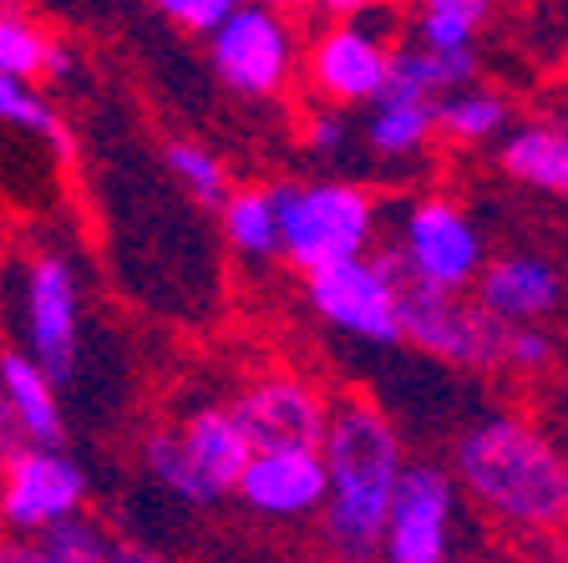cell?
<instances>
[{"label":"cell","mask_w":568,"mask_h":563,"mask_svg":"<svg viewBox=\"0 0 568 563\" xmlns=\"http://www.w3.org/2000/svg\"><path fill=\"white\" fill-rule=\"evenodd\" d=\"M82 270L67 249H36L16 274V335L41 371L71 386L82 371Z\"/></svg>","instance_id":"5b68a950"},{"label":"cell","mask_w":568,"mask_h":563,"mask_svg":"<svg viewBox=\"0 0 568 563\" xmlns=\"http://www.w3.org/2000/svg\"><path fill=\"white\" fill-rule=\"evenodd\" d=\"M0 128L16 132V138L41 142V148L57 158H71L67 118H61L57 107H51V97L36 82H26V77H6V71H0Z\"/></svg>","instance_id":"603a6c76"},{"label":"cell","mask_w":568,"mask_h":563,"mask_svg":"<svg viewBox=\"0 0 568 563\" xmlns=\"http://www.w3.org/2000/svg\"><path fill=\"white\" fill-rule=\"evenodd\" d=\"M381 249L396 264L402 284H426V290H473L477 270L487 264L483 229L447 193H412L396 209L390 239Z\"/></svg>","instance_id":"277c9868"},{"label":"cell","mask_w":568,"mask_h":563,"mask_svg":"<svg viewBox=\"0 0 568 563\" xmlns=\"http://www.w3.org/2000/svg\"><path fill=\"white\" fill-rule=\"evenodd\" d=\"M513 128V102L487 87H457L432 102V138L447 148H487Z\"/></svg>","instance_id":"44dd1931"},{"label":"cell","mask_w":568,"mask_h":563,"mask_svg":"<svg viewBox=\"0 0 568 563\" xmlns=\"http://www.w3.org/2000/svg\"><path fill=\"white\" fill-rule=\"evenodd\" d=\"M305 300L335 335L361 345H402V274L386 259V249L376 254H351L335 264H320L305 274Z\"/></svg>","instance_id":"ba28073f"},{"label":"cell","mask_w":568,"mask_h":563,"mask_svg":"<svg viewBox=\"0 0 568 563\" xmlns=\"http://www.w3.org/2000/svg\"><path fill=\"white\" fill-rule=\"evenodd\" d=\"M402 345H416L422 355L457 371H503V341L508 325L477 300L473 290H426L402 284Z\"/></svg>","instance_id":"52a82bcc"},{"label":"cell","mask_w":568,"mask_h":563,"mask_svg":"<svg viewBox=\"0 0 568 563\" xmlns=\"http://www.w3.org/2000/svg\"><path fill=\"white\" fill-rule=\"evenodd\" d=\"M203 41H209V67L219 87H229L244 102L280 97L300 67V47H305L290 16L274 6H254V0H239Z\"/></svg>","instance_id":"8992f818"},{"label":"cell","mask_w":568,"mask_h":563,"mask_svg":"<svg viewBox=\"0 0 568 563\" xmlns=\"http://www.w3.org/2000/svg\"><path fill=\"white\" fill-rule=\"evenodd\" d=\"M47 51H51V36L26 11H16V6L0 0V71H6V77H26V82H41Z\"/></svg>","instance_id":"484cf974"},{"label":"cell","mask_w":568,"mask_h":563,"mask_svg":"<svg viewBox=\"0 0 568 563\" xmlns=\"http://www.w3.org/2000/svg\"><path fill=\"white\" fill-rule=\"evenodd\" d=\"M457 477L442 462L406 458L396 493L386 503V529H381V563H447L452 523H457Z\"/></svg>","instance_id":"30bf717a"},{"label":"cell","mask_w":568,"mask_h":563,"mask_svg":"<svg viewBox=\"0 0 568 563\" xmlns=\"http://www.w3.org/2000/svg\"><path fill=\"white\" fill-rule=\"evenodd\" d=\"M473 294L503 325H548L568 305V280L544 254H497L477 270Z\"/></svg>","instance_id":"2e32d148"},{"label":"cell","mask_w":568,"mask_h":563,"mask_svg":"<svg viewBox=\"0 0 568 563\" xmlns=\"http://www.w3.org/2000/svg\"><path fill=\"white\" fill-rule=\"evenodd\" d=\"M554 361H558L554 330H544V325H508V341H503V371L544 375Z\"/></svg>","instance_id":"4316f807"},{"label":"cell","mask_w":568,"mask_h":563,"mask_svg":"<svg viewBox=\"0 0 568 563\" xmlns=\"http://www.w3.org/2000/svg\"><path fill=\"white\" fill-rule=\"evenodd\" d=\"M87 497H92V477L67 446L26 442L0 468V533H41L82 513Z\"/></svg>","instance_id":"8fae6325"},{"label":"cell","mask_w":568,"mask_h":563,"mask_svg":"<svg viewBox=\"0 0 568 563\" xmlns=\"http://www.w3.org/2000/svg\"><path fill=\"white\" fill-rule=\"evenodd\" d=\"M71 71H77V57H71V47H61V41H51V51H47V82H67Z\"/></svg>","instance_id":"1f68e13d"},{"label":"cell","mask_w":568,"mask_h":563,"mask_svg":"<svg viewBox=\"0 0 568 563\" xmlns=\"http://www.w3.org/2000/svg\"><path fill=\"white\" fill-rule=\"evenodd\" d=\"M0 391H6V401H11L26 442L31 446H67V406H61V386L21 351V345H0Z\"/></svg>","instance_id":"ac0fdd59"},{"label":"cell","mask_w":568,"mask_h":563,"mask_svg":"<svg viewBox=\"0 0 568 563\" xmlns=\"http://www.w3.org/2000/svg\"><path fill=\"white\" fill-rule=\"evenodd\" d=\"M163 21H173L178 31H189V36H209L213 26L224 21L229 11H234L239 0H148Z\"/></svg>","instance_id":"f1b7e54d"},{"label":"cell","mask_w":568,"mask_h":563,"mask_svg":"<svg viewBox=\"0 0 568 563\" xmlns=\"http://www.w3.org/2000/svg\"><path fill=\"white\" fill-rule=\"evenodd\" d=\"M497 168L523 188L568 199V118H528L497 138Z\"/></svg>","instance_id":"e0dca14e"},{"label":"cell","mask_w":568,"mask_h":563,"mask_svg":"<svg viewBox=\"0 0 568 563\" xmlns=\"http://www.w3.org/2000/svg\"><path fill=\"white\" fill-rule=\"evenodd\" d=\"M0 563H168L142 539L112 533L102 517L82 513L61 517L41 533H0Z\"/></svg>","instance_id":"9a60e30c"},{"label":"cell","mask_w":568,"mask_h":563,"mask_svg":"<svg viewBox=\"0 0 568 563\" xmlns=\"http://www.w3.org/2000/svg\"><path fill=\"white\" fill-rule=\"evenodd\" d=\"M310 11H320L325 21H351V16H361L366 6H376V0H305Z\"/></svg>","instance_id":"4dcf8cb0"},{"label":"cell","mask_w":568,"mask_h":563,"mask_svg":"<svg viewBox=\"0 0 568 563\" xmlns=\"http://www.w3.org/2000/svg\"><path fill=\"white\" fill-rule=\"evenodd\" d=\"M564 452H568V446H564Z\"/></svg>","instance_id":"836d02e7"},{"label":"cell","mask_w":568,"mask_h":563,"mask_svg":"<svg viewBox=\"0 0 568 563\" xmlns=\"http://www.w3.org/2000/svg\"><path fill=\"white\" fill-rule=\"evenodd\" d=\"M412 41L422 47H473L477 31L493 16V0H416Z\"/></svg>","instance_id":"cb8c5ba5"},{"label":"cell","mask_w":568,"mask_h":563,"mask_svg":"<svg viewBox=\"0 0 568 563\" xmlns=\"http://www.w3.org/2000/svg\"><path fill=\"white\" fill-rule=\"evenodd\" d=\"M280 209V259L300 274L351 254H371L381 234V199L351 178L315 183H270Z\"/></svg>","instance_id":"3957f363"},{"label":"cell","mask_w":568,"mask_h":563,"mask_svg":"<svg viewBox=\"0 0 568 563\" xmlns=\"http://www.w3.org/2000/svg\"><path fill=\"white\" fill-rule=\"evenodd\" d=\"M234 497L260 517L295 523L325 503V458L320 446H254L234 482Z\"/></svg>","instance_id":"4fadbf2b"},{"label":"cell","mask_w":568,"mask_h":563,"mask_svg":"<svg viewBox=\"0 0 568 563\" xmlns=\"http://www.w3.org/2000/svg\"><path fill=\"white\" fill-rule=\"evenodd\" d=\"M254 6H274V11H290V6H305V0H254Z\"/></svg>","instance_id":"d6a6232c"},{"label":"cell","mask_w":568,"mask_h":563,"mask_svg":"<svg viewBox=\"0 0 568 563\" xmlns=\"http://www.w3.org/2000/svg\"><path fill=\"white\" fill-rule=\"evenodd\" d=\"M390 47L396 41L386 31H376V21H366V11L351 16V21H325L310 36V47H300L310 97L331 107L376 102L390 77Z\"/></svg>","instance_id":"9c48e42d"},{"label":"cell","mask_w":568,"mask_h":563,"mask_svg":"<svg viewBox=\"0 0 568 563\" xmlns=\"http://www.w3.org/2000/svg\"><path fill=\"white\" fill-rule=\"evenodd\" d=\"M163 168L173 173V183H183V193H189L199 209H219V203H224V193L234 188V183H229V168L219 163L203 142H168V148H163Z\"/></svg>","instance_id":"d4e9b609"},{"label":"cell","mask_w":568,"mask_h":563,"mask_svg":"<svg viewBox=\"0 0 568 563\" xmlns=\"http://www.w3.org/2000/svg\"><path fill=\"white\" fill-rule=\"evenodd\" d=\"M229 411L239 416L244 436L254 446H320L325 422H331V396L295 371L254 375Z\"/></svg>","instance_id":"7c38bea8"},{"label":"cell","mask_w":568,"mask_h":563,"mask_svg":"<svg viewBox=\"0 0 568 563\" xmlns=\"http://www.w3.org/2000/svg\"><path fill=\"white\" fill-rule=\"evenodd\" d=\"M477 82V51L473 47H422V41H402L390 47V92L422 97V102H437V97L457 92V87Z\"/></svg>","instance_id":"d6986e66"},{"label":"cell","mask_w":568,"mask_h":563,"mask_svg":"<svg viewBox=\"0 0 568 563\" xmlns=\"http://www.w3.org/2000/svg\"><path fill=\"white\" fill-rule=\"evenodd\" d=\"M457 493L518 533L568 523V452L518 411H493L457 436Z\"/></svg>","instance_id":"7a4b0ae2"},{"label":"cell","mask_w":568,"mask_h":563,"mask_svg":"<svg viewBox=\"0 0 568 563\" xmlns=\"http://www.w3.org/2000/svg\"><path fill=\"white\" fill-rule=\"evenodd\" d=\"M361 138L381 163H412L432 148V102L406 92H381L376 102H366V122H361Z\"/></svg>","instance_id":"ffe728a7"},{"label":"cell","mask_w":568,"mask_h":563,"mask_svg":"<svg viewBox=\"0 0 568 563\" xmlns=\"http://www.w3.org/2000/svg\"><path fill=\"white\" fill-rule=\"evenodd\" d=\"M21 446H26V432H21V422H16V411H11V401H6V391H0V468H6Z\"/></svg>","instance_id":"f546056e"},{"label":"cell","mask_w":568,"mask_h":563,"mask_svg":"<svg viewBox=\"0 0 568 563\" xmlns=\"http://www.w3.org/2000/svg\"><path fill=\"white\" fill-rule=\"evenodd\" d=\"M219 223H224V239L239 259H248V264L280 259V209H274L270 183L229 188L224 203H219Z\"/></svg>","instance_id":"7402d4cb"},{"label":"cell","mask_w":568,"mask_h":563,"mask_svg":"<svg viewBox=\"0 0 568 563\" xmlns=\"http://www.w3.org/2000/svg\"><path fill=\"white\" fill-rule=\"evenodd\" d=\"M300 142H305L315 158H335L345 153V142H351V122H345V107H331V102H315L300 118Z\"/></svg>","instance_id":"83f0119b"},{"label":"cell","mask_w":568,"mask_h":563,"mask_svg":"<svg viewBox=\"0 0 568 563\" xmlns=\"http://www.w3.org/2000/svg\"><path fill=\"white\" fill-rule=\"evenodd\" d=\"M325 458V503H320V539L335 563H381V529L396 477L406 468V442L371 396L331 401V422L320 436Z\"/></svg>","instance_id":"6da1fadb"},{"label":"cell","mask_w":568,"mask_h":563,"mask_svg":"<svg viewBox=\"0 0 568 563\" xmlns=\"http://www.w3.org/2000/svg\"><path fill=\"white\" fill-rule=\"evenodd\" d=\"M178 452H183V468L193 477V493L199 507H219L224 497H234V482L244 472L254 442L244 436L239 416L229 411V401H203L193 406L183 422L173 426Z\"/></svg>","instance_id":"5bb4252c"}]
</instances>
